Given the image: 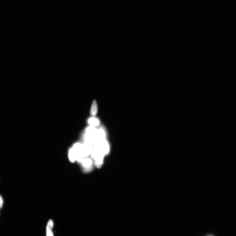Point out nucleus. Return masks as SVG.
<instances>
[{
	"mask_svg": "<svg viewBox=\"0 0 236 236\" xmlns=\"http://www.w3.org/2000/svg\"><path fill=\"white\" fill-rule=\"evenodd\" d=\"M98 108L97 102L96 101L93 102L91 109H90V114L92 116H96L98 112Z\"/></svg>",
	"mask_w": 236,
	"mask_h": 236,
	"instance_id": "obj_5",
	"label": "nucleus"
},
{
	"mask_svg": "<svg viewBox=\"0 0 236 236\" xmlns=\"http://www.w3.org/2000/svg\"><path fill=\"white\" fill-rule=\"evenodd\" d=\"M89 124L90 125L93 126H97L99 124V122L97 119L94 118H92L89 119Z\"/></svg>",
	"mask_w": 236,
	"mask_h": 236,
	"instance_id": "obj_8",
	"label": "nucleus"
},
{
	"mask_svg": "<svg viewBox=\"0 0 236 236\" xmlns=\"http://www.w3.org/2000/svg\"><path fill=\"white\" fill-rule=\"evenodd\" d=\"M83 165L86 168H89L92 165V161L90 159H84L82 162Z\"/></svg>",
	"mask_w": 236,
	"mask_h": 236,
	"instance_id": "obj_6",
	"label": "nucleus"
},
{
	"mask_svg": "<svg viewBox=\"0 0 236 236\" xmlns=\"http://www.w3.org/2000/svg\"><path fill=\"white\" fill-rule=\"evenodd\" d=\"M73 149L76 154V160L79 162H82L84 159L85 157L83 155L81 149V145L79 143L75 144Z\"/></svg>",
	"mask_w": 236,
	"mask_h": 236,
	"instance_id": "obj_3",
	"label": "nucleus"
},
{
	"mask_svg": "<svg viewBox=\"0 0 236 236\" xmlns=\"http://www.w3.org/2000/svg\"><path fill=\"white\" fill-rule=\"evenodd\" d=\"M94 147L97 148L105 156L109 151V147L106 141L104 139L99 140L94 144Z\"/></svg>",
	"mask_w": 236,
	"mask_h": 236,
	"instance_id": "obj_2",
	"label": "nucleus"
},
{
	"mask_svg": "<svg viewBox=\"0 0 236 236\" xmlns=\"http://www.w3.org/2000/svg\"><path fill=\"white\" fill-rule=\"evenodd\" d=\"M69 158L72 162H74L76 160V154L73 149H70L69 153Z\"/></svg>",
	"mask_w": 236,
	"mask_h": 236,
	"instance_id": "obj_7",
	"label": "nucleus"
},
{
	"mask_svg": "<svg viewBox=\"0 0 236 236\" xmlns=\"http://www.w3.org/2000/svg\"><path fill=\"white\" fill-rule=\"evenodd\" d=\"M3 199L1 196H0V209L2 208L3 205Z\"/></svg>",
	"mask_w": 236,
	"mask_h": 236,
	"instance_id": "obj_9",
	"label": "nucleus"
},
{
	"mask_svg": "<svg viewBox=\"0 0 236 236\" xmlns=\"http://www.w3.org/2000/svg\"><path fill=\"white\" fill-rule=\"evenodd\" d=\"M53 226V223L52 220H50L48 222L46 227V236H53L52 229Z\"/></svg>",
	"mask_w": 236,
	"mask_h": 236,
	"instance_id": "obj_4",
	"label": "nucleus"
},
{
	"mask_svg": "<svg viewBox=\"0 0 236 236\" xmlns=\"http://www.w3.org/2000/svg\"><path fill=\"white\" fill-rule=\"evenodd\" d=\"M91 153L92 157L96 165L98 167L101 166L102 164L104 156L103 154L94 147L93 148Z\"/></svg>",
	"mask_w": 236,
	"mask_h": 236,
	"instance_id": "obj_1",
	"label": "nucleus"
}]
</instances>
